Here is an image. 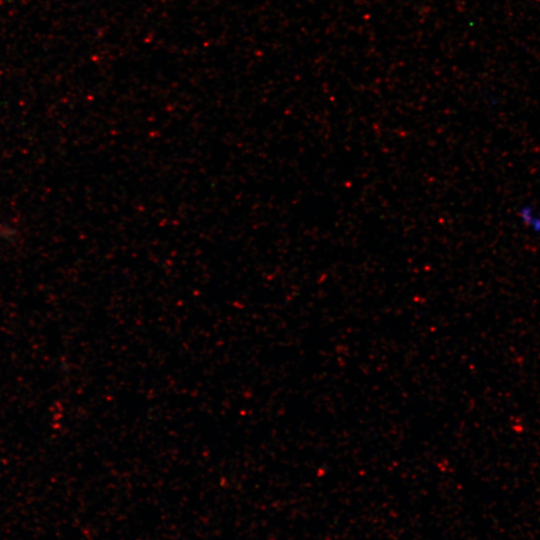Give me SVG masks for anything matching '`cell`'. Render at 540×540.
I'll return each mask as SVG.
<instances>
[{"label": "cell", "instance_id": "obj_1", "mask_svg": "<svg viewBox=\"0 0 540 540\" xmlns=\"http://www.w3.org/2000/svg\"><path fill=\"white\" fill-rule=\"evenodd\" d=\"M519 217L522 223L534 233H540V214L530 205L519 209Z\"/></svg>", "mask_w": 540, "mask_h": 540}]
</instances>
